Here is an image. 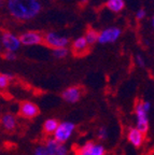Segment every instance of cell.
Masks as SVG:
<instances>
[{
	"label": "cell",
	"mask_w": 154,
	"mask_h": 155,
	"mask_svg": "<svg viewBox=\"0 0 154 155\" xmlns=\"http://www.w3.org/2000/svg\"><path fill=\"white\" fill-rule=\"evenodd\" d=\"M147 15H148L147 10L140 8L139 10H137L135 16H136V19H137V21H142V19H145L146 17H147Z\"/></svg>",
	"instance_id": "cell-21"
},
{
	"label": "cell",
	"mask_w": 154,
	"mask_h": 155,
	"mask_svg": "<svg viewBox=\"0 0 154 155\" xmlns=\"http://www.w3.org/2000/svg\"><path fill=\"white\" fill-rule=\"evenodd\" d=\"M34 155H49V153L45 147L41 144V145H38L34 150Z\"/></svg>",
	"instance_id": "cell-22"
},
{
	"label": "cell",
	"mask_w": 154,
	"mask_h": 155,
	"mask_svg": "<svg viewBox=\"0 0 154 155\" xmlns=\"http://www.w3.org/2000/svg\"><path fill=\"white\" fill-rule=\"evenodd\" d=\"M127 139L135 148H140L145 142V134H142L136 127H134V128H130L128 130Z\"/></svg>",
	"instance_id": "cell-13"
},
{
	"label": "cell",
	"mask_w": 154,
	"mask_h": 155,
	"mask_svg": "<svg viewBox=\"0 0 154 155\" xmlns=\"http://www.w3.org/2000/svg\"><path fill=\"white\" fill-rule=\"evenodd\" d=\"M53 56L58 59H63V58L67 57L69 54V50L68 48H54L53 50Z\"/></svg>",
	"instance_id": "cell-19"
},
{
	"label": "cell",
	"mask_w": 154,
	"mask_h": 155,
	"mask_svg": "<svg viewBox=\"0 0 154 155\" xmlns=\"http://www.w3.org/2000/svg\"><path fill=\"white\" fill-rule=\"evenodd\" d=\"M121 35H122V30L119 27H108V28L101 30L98 32V39L97 42L99 44H110L114 43L120 39Z\"/></svg>",
	"instance_id": "cell-6"
},
{
	"label": "cell",
	"mask_w": 154,
	"mask_h": 155,
	"mask_svg": "<svg viewBox=\"0 0 154 155\" xmlns=\"http://www.w3.org/2000/svg\"><path fill=\"white\" fill-rule=\"evenodd\" d=\"M79 155H106V149L100 143L89 141L82 147Z\"/></svg>",
	"instance_id": "cell-10"
},
{
	"label": "cell",
	"mask_w": 154,
	"mask_h": 155,
	"mask_svg": "<svg viewBox=\"0 0 154 155\" xmlns=\"http://www.w3.org/2000/svg\"><path fill=\"white\" fill-rule=\"evenodd\" d=\"M0 125L5 131H13L17 125L16 117L12 113H3L0 117Z\"/></svg>",
	"instance_id": "cell-12"
},
{
	"label": "cell",
	"mask_w": 154,
	"mask_h": 155,
	"mask_svg": "<svg viewBox=\"0 0 154 155\" xmlns=\"http://www.w3.org/2000/svg\"><path fill=\"white\" fill-rule=\"evenodd\" d=\"M75 130V123L69 121H64L62 123L58 124L57 128H56L54 135V139L58 142L66 143L72 137L73 133Z\"/></svg>",
	"instance_id": "cell-4"
},
{
	"label": "cell",
	"mask_w": 154,
	"mask_h": 155,
	"mask_svg": "<svg viewBox=\"0 0 154 155\" xmlns=\"http://www.w3.org/2000/svg\"><path fill=\"white\" fill-rule=\"evenodd\" d=\"M18 111H19L21 116H23V117L28 119V120L35 119L36 116H38L39 114H40V109H39V107L37 106L35 102L29 101V100L22 101L21 104H19Z\"/></svg>",
	"instance_id": "cell-8"
},
{
	"label": "cell",
	"mask_w": 154,
	"mask_h": 155,
	"mask_svg": "<svg viewBox=\"0 0 154 155\" xmlns=\"http://www.w3.org/2000/svg\"><path fill=\"white\" fill-rule=\"evenodd\" d=\"M151 110V102L138 101L136 104V128L142 134H147L149 130V112Z\"/></svg>",
	"instance_id": "cell-2"
},
{
	"label": "cell",
	"mask_w": 154,
	"mask_h": 155,
	"mask_svg": "<svg viewBox=\"0 0 154 155\" xmlns=\"http://www.w3.org/2000/svg\"><path fill=\"white\" fill-rule=\"evenodd\" d=\"M58 124H59V122H58L56 119H53V117L48 119L43 123V130H44V133L48 134V135H53V134L55 133L56 128H57Z\"/></svg>",
	"instance_id": "cell-16"
},
{
	"label": "cell",
	"mask_w": 154,
	"mask_h": 155,
	"mask_svg": "<svg viewBox=\"0 0 154 155\" xmlns=\"http://www.w3.org/2000/svg\"><path fill=\"white\" fill-rule=\"evenodd\" d=\"M97 136H98V138L100 139V140H106L109 136L108 128H107V127H104V126L100 127V128L98 129V131H97Z\"/></svg>",
	"instance_id": "cell-20"
},
{
	"label": "cell",
	"mask_w": 154,
	"mask_h": 155,
	"mask_svg": "<svg viewBox=\"0 0 154 155\" xmlns=\"http://www.w3.org/2000/svg\"><path fill=\"white\" fill-rule=\"evenodd\" d=\"M1 50H2V46H1V43H0V52H1Z\"/></svg>",
	"instance_id": "cell-27"
},
{
	"label": "cell",
	"mask_w": 154,
	"mask_h": 155,
	"mask_svg": "<svg viewBox=\"0 0 154 155\" xmlns=\"http://www.w3.org/2000/svg\"><path fill=\"white\" fill-rule=\"evenodd\" d=\"M0 43L7 52H13V53H16V51H18L19 48L22 46L18 36L11 31H3L1 34Z\"/></svg>",
	"instance_id": "cell-5"
},
{
	"label": "cell",
	"mask_w": 154,
	"mask_h": 155,
	"mask_svg": "<svg viewBox=\"0 0 154 155\" xmlns=\"http://www.w3.org/2000/svg\"><path fill=\"white\" fill-rule=\"evenodd\" d=\"M43 43L54 50L59 48H68L70 40L68 37L62 36L56 31H48L43 35Z\"/></svg>",
	"instance_id": "cell-3"
},
{
	"label": "cell",
	"mask_w": 154,
	"mask_h": 155,
	"mask_svg": "<svg viewBox=\"0 0 154 155\" xmlns=\"http://www.w3.org/2000/svg\"><path fill=\"white\" fill-rule=\"evenodd\" d=\"M89 45L87 44L84 37H78L72 41V52L75 55H84L89 52Z\"/></svg>",
	"instance_id": "cell-14"
},
{
	"label": "cell",
	"mask_w": 154,
	"mask_h": 155,
	"mask_svg": "<svg viewBox=\"0 0 154 155\" xmlns=\"http://www.w3.org/2000/svg\"><path fill=\"white\" fill-rule=\"evenodd\" d=\"M62 97L68 104H75L82 97V88L79 86H70L62 93Z\"/></svg>",
	"instance_id": "cell-11"
},
{
	"label": "cell",
	"mask_w": 154,
	"mask_h": 155,
	"mask_svg": "<svg viewBox=\"0 0 154 155\" xmlns=\"http://www.w3.org/2000/svg\"><path fill=\"white\" fill-rule=\"evenodd\" d=\"M106 8L113 13H120L125 9V0H107Z\"/></svg>",
	"instance_id": "cell-15"
},
{
	"label": "cell",
	"mask_w": 154,
	"mask_h": 155,
	"mask_svg": "<svg viewBox=\"0 0 154 155\" xmlns=\"http://www.w3.org/2000/svg\"><path fill=\"white\" fill-rule=\"evenodd\" d=\"M44 147L49 155H69V149L65 143L58 142L54 138H49Z\"/></svg>",
	"instance_id": "cell-9"
},
{
	"label": "cell",
	"mask_w": 154,
	"mask_h": 155,
	"mask_svg": "<svg viewBox=\"0 0 154 155\" xmlns=\"http://www.w3.org/2000/svg\"><path fill=\"white\" fill-rule=\"evenodd\" d=\"M135 61H136V64L139 66L140 68H143L146 67V61H145V57L141 55V54H137L135 57Z\"/></svg>",
	"instance_id": "cell-23"
},
{
	"label": "cell",
	"mask_w": 154,
	"mask_h": 155,
	"mask_svg": "<svg viewBox=\"0 0 154 155\" xmlns=\"http://www.w3.org/2000/svg\"><path fill=\"white\" fill-rule=\"evenodd\" d=\"M153 24H154V19H153V17L151 18V26H153Z\"/></svg>",
	"instance_id": "cell-26"
},
{
	"label": "cell",
	"mask_w": 154,
	"mask_h": 155,
	"mask_svg": "<svg viewBox=\"0 0 154 155\" xmlns=\"http://www.w3.org/2000/svg\"><path fill=\"white\" fill-rule=\"evenodd\" d=\"M5 5L8 13L21 22L32 21L42 10L40 0H5Z\"/></svg>",
	"instance_id": "cell-1"
},
{
	"label": "cell",
	"mask_w": 154,
	"mask_h": 155,
	"mask_svg": "<svg viewBox=\"0 0 154 155\" xmlns=\"http://www.w3.org/2000/svg\"><path fill=\"white\" fill-rule=\"evenodd\" d=\"M83 37H84V39L86 40L87 44L91 46L97 42V39H98V31L93 28H89L86 31H85V35Z\"/></svg>",
	"instance_id": "cell-17"
},
{
	"label": "cell",
	"mask_w": 154,
	"mask_h": 155,
	"mask_svg": "<svg viewBox=\"0 0 154 155\" xmlns=\"http://www.w3.org/2000/svg\"><path fill=\"white\" fill-rule=\"evenodd\" d=\"M89 1V0H80V2H81L82 5H86Z\"/></svg>",
	"instance_id": "cell-25"
},
{
	"label": "cell",
	"mask_w": 154,
	"mask_h": 155,
	"mask_svg": "<svg viewBox=\"0 0 154 155\" xmlns=\"http://www.w3.org/2000/svg\"><path fill=\"white\" fill-rule=\"evenodd\" d=\"M3 57H5L7 61H15V59H16V53L5 51V53H3Z\"/></svg>",
	"instance_id": "cell-24"
},
{
	"label": "cell",
	"mask_w": 154,
	"mask_h": 155,
	"mask_svg": "<svg viewBox=\"0 0 154 155\" xmlns=\"http://www.w3.org/2000/svg\"><path fill=\"white\" fill-rule=\"evenodd\" d=\"M21 44L25 46H35L43 43V34L37 30H29V31L23 32L18 37Z\"/></svg>",
	"instance_id": "cell-7"
},
{
	"label": "cell",
	"mask_w": 154,
	"mask_h": 155,
	"mask_svg": "<svg viewBox=\"0 0 154 155\" xmlns=\"http://www.w3.org/2000/svg\"><path fill=\"white\" fill-rule=\"evenodd\" d=\"M12 79H13V75L11 73L0 72V91L7 90Z\"/></svg>",
	"instance_id": "cell-18"
}]
</instances>
